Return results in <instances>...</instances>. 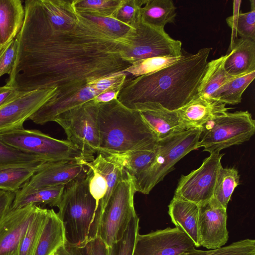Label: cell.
Wrapping results in <instances>:
<instances>
[{
	"instance_id": "obj_1",
	"label": "cell",
	"mask_w": 255,
	"mask_h": 255,
	"mask_svg": "<svg viewBox=\"0 0 255 255\" xmlns=\"http://www.w3.org/2000/svg\"><path fill=\"white\" fill-rule=\"evenodd\" d=\"M16 57L6 84L20 91L57 88L56 96L77 91L131 64L123 57L127 39L118 38L80 14L73 24L51 25L40 0L24 1Z\"/></svg>"
},
{
	"instance_id": "obj_2",
	"label": "cell",
	"mask_w": 255,
	"mask_h": 255,
	"mask_svg": "<svg viewBox=\"0 0 255 255\" xmlns=\"http://www.w3.org/2000/svg\"><path fill=\"white\" fill-rule=\"evenodd\" d=\"M210 50L203 48L193 54L182 49V58L173 64L150 74L127 78L117 100L130 109L136 104L154 103L177 110L198 94Z\"/></svg>"
},
{
	"instance_id": "obj_3",
	"label": "cell",
	"mask_w": 255,
	"mask_h": 255,
	"mask_svg": "<svg viewBox=\"0 0 255 255\" xmlns=\"http://www.w3.org/2000/svg\"><path fill=\"white\" fill-rule=\"evenodd\" d=\"M98 119L99 152L125 155L152 146L158 140L140 113L117 99L98 103Z\"/></svg>"
},
{
	"instance_id": "obj_4",
	"label": "cell",
	"mask_w": 255,
	"mask_h": 255,
	"mask_svg": "<svg viewBox=\"0 0 255 255\" xmlns=\"http://www.w3.org/2000/svg\"><path fill=\"white\" fill-rule=\"evenodd\" d=\"M58 208L57 214L64 228L66 242L76 246L86 244L97 210L87 176L65 186Z\"/></svg>"
},
{
	"instance_id": "obj_5",
	"label": "cell",
	"mask_w": 255,
	"mask_h": 255,
	"mask_svg": "<svg viewBox=\"0 0 255 255\" xmlns=\"http://www.w3.org/2000/svg\"><path fill=\"white\" fill-rule=\"evenodd\" d=\"M200 134L199 129H189L158 140L153 159L133 178L136 191L149 194L173 170L178 161L191 151L197 149Z\"/></svg>"
},
{
	"instance_id": "obj_6",
	"label": "cell",
	"mask_w": 255,
	"mask_h": 255,
	"mask_svg": "<svg viewBox=\"0 0 255 255\" xmlns=\"http://www.w3.org/2000/svg\"><path fill=\"white\" fill-rule=\"evenodd\" d=\"M200 130L197 149L219 153L250 140L255 132V121L248 111L227 112L208 122Z\"/></svg>"
},
{
	"instance_id": "obj_7",
	"label": "cell",
	"mask_w": 255,
	"mask_h": 255,
	"mask_svg": "<svg viewBox=\"0 0 255 255\" xmlns=\"http://www.w3.org/2000/svg\"><path fill=\"white\" fill-rule=\"evenodd\" d=\"M135 192L133 178L125 171L97 221V237L108 247L122 237L130 220L136 215L134 207Z\"/></svg>"
},
{
	"instance_id": "obj_8",
	"label": "cell",
	"mask_w": 255,
	"mask_h": 255,
	"mask_svg": "<svg viewBox=\"0 0 255 255\" xmlns=\"http://www.w3.org/2000/svg\"><path fill=\"white\" fill-rule=\"evenodd\" d=\"M0 140L23 152L37 156L46 162L83 160V153L67 140L52 137L39 130L24 128L0 133Z\"/></svg>"
},
{
	"instance_id": "obj_9",
	"label": "cell",
	"mask_w": 255,
	"mask_h": 255,
	"mask_svg": "<svg viewBox=\"0 0 255 255\" xmlns=\"http://www.w3.org/2000/svg\"><path fill=\"white\" fill-rule=\"evenodd\" d=\"M98 117V104L92 99L60 114L53 121L63 128L67 140L90 161L100 150Z\"/></svg>"
},
{
	"instance_id": "obj_10",
	"label": "cell",
	"mask_w": 255,
	"mask_h": 255,
	"mask_svg": "<svg viewBox=\"0 0 255 255\" xmlns=\"http://www.w3.org/2000/svg\"><path fill=\"white\" fill-rule=\"evenodd\" d=\"M130 44L123 57L131 64L137 60L155 57H178L182 55V43L171 38L164 29L143 21L140 17L132 25Z\"/></svg>"
},
{
	"instance_id": "obj_11",
	"label": "cell",
	"mask_w": 255,
	"mask_h": 255,
	"mask_svg": "<svg viewBox=\"0 0 255 255\" xmlns=\"http://www.w3.org/2000/svg\"><path fill=\"white\" fill-rule=\"evenodd\" d=\"M224 154L210 153L201 166L186 175H182L174 196L198 205L213 198Z\"/></svg>"
},
{
	"instance_id": "obj_12",
	"label": "cell",
	"mask_w": 255,
	"mask_h": 255,
	"mask_svg": "<svg viewBox=\"0 0 255 255\" xmlns=\"http://www.w3.org/2000/svg\"><path fill=\"white\" fill-rule=\"evenodd\" d=\"M89 169L87 173L90 192L97 204L95 218L91 226L94 232L97 230V221L113 192L124 175L121 161L114 157L99 159L94 167L86 161Z\"/></svg>"
},
{
	"instance_id": "obj_13",
	"label": "cell",
	"mask_w": 255,
	"mask_h": 255,
	"mask_svg": "<svg viewBox=\"0 0 255 255\" xmlns=\"http://www.w3.org/2000/svg\"><path fill=\"white\" fill-rule=\"evenodd\" d=\"M196 249L187 235L177 227L138 235L134 255H180Z\"/></svg>"
},
{
	"instance_id": "obj_14",
	"label": "cell",
	"mask_w": 255,
	"mask_h": 255,
	"mask_svg": "<svg viewBox=\"0 0 255 255\" xmlns=\"http://www.w3.org/2000/svg\"><path fill=\"white\" fill-rule=\"evenodd\" d=\"M57 93V88L23 91L0 108V133L24 128V123Z\"/></svg>"
},
{
	"instance_id": "obj_15",
	"label": "cell",
	"mask_w": 255,
	"mask_h": 255,
	"mask_svg": "<svg viewBox=\"0 0 255 255\" xmlns=\"http://www.w3.org/2000/svg\"><path fill=\"white\" fill-rule=\"evenodd\" d=\"M227 209L213 198L199 205L198 231L200 246L209 250L223 247L227 242Z\"/></svg>"
},
{
	"instance_id": "obj_16",
	"label": "cell",
	"mask_w": 255,
	"mask_h": 255,
	"mask_svg": "<svg viewBox=\"0 0 255 255\" xmlns=\"http://www.w3.org/2000/svg\"><path fill=\"white\" fill-rule=\"evenodd\" d=\"M86 161L76 160L45 162L21 188L33 190L47 187L66 186L73 181L86 176L89 167Z\"/></svg>"
},
{
	"instance_id": "obj_17",
	"label": "cell",
	"mask_w": 255,
	"mask_h": 255,
	"mask_svg": "<svg viewBox=\"0 0 255 255\" xmlns=\"http://www.w3.org/2000/svg\"><path fill=\"white\" fill-rule=\"evenodd\" d=\"M39 206L11 209L0 222V255H17L20 243Z\"/></svg>"
},
{
	"instance_id": "obj_18",
	"label": "cell",
	"mask_w": 255,
	"mask_h": 255,
	"mask_svg": "<svg viewBox=\"0 0 255 255\" xmlns=\"http://www.w3.org/2000/svg\"><path fill=\"white\" fill-rule=\"evenodd\" d=\"M228 109L225 104L197 94L188 103L175 111L187 130L200 129L208 122L227 112Z\"/></svg>"
},
{
	"instance_id": "obj_19",
	"label": "cell",
	"mask_w": 255,
	"mask_h": 255,
	"mask_svg": "<svg viewBox=\"0 0 255 255\" xmlns=\"http://www.w3.org/2000/svg\"><path fill=\"white\" fill-rule=\"evenodd\" d=\"M132 109L140 113L158 140L186 130L176 111L168 110L159 104H136Z\"/></svg>"
},
{
	"instance_id": "obj_20",
	"label": "cell",
	"mask_w": 255,
	"mask_h": 255,
	"mask_svg": "<svg viewBox=\"0 0 255 255\" xmlns=\"http://www.w3.org/2000/svg\"><path fill=\"white\" fill-rule=\"evenodd\" d=\"M99 94L90 84L64 96L54 95L29 119L34 123L43 125L53 121L60 114L93 99Z\"/></svg>"
},
{
	"instance_id": "obj_21",
	"label": "cell",
	"mask_w": 255,
	"mask_h": 255,
	"mask_svg": "<svg viewBox=\"0 0 255 255\" xmlns=\"http://www.w3.org/2000/svg\"><path fill=\"white\" fill-rule=\"evenodd\" d=\"M224 67L231 76L239 77L255 71V40L240 37L231 39Z\"/></svg>"
},
{
	"instance_id": "obj_22",
	"label": "cell",
	"mask_w": 255,
	"mask_h": 255,
	"mask_svg": "<svg viewBox=\"0 0 255 255\" xmlns=\"http://www.w3.org/2000/svg\"><path fill=\"white\" fill-rule=\"evenodd\" d=\"M168 214L173 224L200 247L198 231L199 205L174 196L168 205Z\"/></svg>"
},
{
	"instance_id": "obj_23",
	"label": "cell",
	"mask_w": 255,
	"mask_h": 255,
	"mask_svg": "<svg viewBox=\"0 0 255 255\" xmlns=\"http://www.w3.org/2000/svg\"><path fill=\"white\" fill-rule=\"evenodd\" d=\"M25 10L20 0H0V44L5 46L14 39L24 22Z\"/></svg>"
},
{
	"instance_id": "obj_24",
	"label": "cell",
	"mask_w": 255,
	"mask_h": 255,
	"mask_svg": "<svg viewBox=\"0 0 255 255\" xmlns=\"http://www.w3.org/2000/svg\"><path fill=\"white\" fill-rule=\"evenodd\" d=\"M65 242L61 221L54 210L48 209L34 255H53Z\"/></svg>"
},
{
	"instance_id": "obj_25",
	"label": "cell",
	"mask_w": 255,
	"mask_h": 255,
	"mask_svg": "<svg viewBox=\"0 0 255 255\" xmlns=\"http://www.w3.org/2000/svg\"><path fill=\"white\" fill-rule=\"evenodd\" d=\"M65 186L47 187L33 190L20 189L15 193L11 209L32 204H42L58 208Z\"/></svg>"
},
{
	"instance_id": "obj_26",
	"label": "cell",
	"mask_w": 255,
	"mask_h": 255,
	"mask_svg": "<svg viewBox=\"0 0 255 255\" xmlns=\"http://www.w3.org/2000/svg\"><path fill=\"white\" fill-rule=\"evenodd\" d=\"M139 13L143 21L160 29H164L167 23H174L177 15L172 0H146Z\"/></svg>"
},
{
	"instance_id": "obj_27",
	"label": "cell",
	"mask_w": 255,
	"mask_h": 255,
	"mask_svg": "<svg viewBox=\"0 0 255 255\" xmlns=\"http://www.w3.org/2000/svg\"><path fill=\"white\" fill-rule=\"evenodd\" d=\"M227 56L226 54L208 62L198 94L210 97L224 84L236 77L229 74L225 69L224 64Z\"/></svg>"
},
{
	"instance_id": "obj_28",
	"label": "cell",
	"mask_w": 255,
	"mask_h": 255,
	"mask_svg": "<svg viewBox=\"0 0 255 255\" xmlns=\"http://www.w3.org/2000/svg\"><path fill=\"white\" fill-rule=\"evenodd\" d=\"M47 162L40 157L23 152L0 140V170L18 167L33 168Z\"/></svg>"
},
{
	"instance_id": "obj_29",
	"label": "cell",
	"mask_w": 255,
	"mask_h": 255,
	"mask_svg": "<svg viewBox=\"0 0 255 255\" xmlns=\"http://www.w3.org/2000/svg\"><path fill=\"white\" fill-rule=\"evenodd\" d=\"M255 77V71L236 77L221 87L210 97L223 103L236 105L240 103L242 96Z\"/></svg>"
},
{
	"instance_id": "obj_30",
	"label": "cell",
	"mask_w": 255,
	"mask_h": 255,
	"mask_svg": "<svg viewBox=\"0 0 255 255\" xmlns=\"http://www.w3.org/2000/svg\"><path fill=\"white\" fill-rule=\"evenodd\" d=\"M48 209L38 206L20 243L17 255H34Z\"/></svg>"
},
{
	"instance_id": "obj_31",
	"label": "cell",
	"mask_w": 255,
	"mask_h": 255,
	"mask_svg": "<svg viewBox=\"0 0 255 255\" xmlns=\"http://www.w3.org/2000/svg\"><path fill=\"white\" fill-rule=\"evenodd\" d=\"M240 176L234 168H223L219 171L213 198L227 209L236 187L239 185Z\"/></svg>"
},
{
	"instance_id": "obj_32",
	"label": "cell",
	"mask_w": 255,
	"mask_h": 255,
	"mask_svg": "<svg viewBox=\"0 0 255 255\" xmlns=\"http://www.w3.org/2000/svg\"><path fill=\"white\" fill-rule=\"evenodd\" d=\"M44 163L38 167L10 168L0 170V190L15 193Z\"/></svg>"
},
{
	"instance_id": "obj_33",
	"label": "cell",
	"mask_w": 255,
	"mask_h": 255,
	"mask_svg": "<svg viewBox=\"0 0 255 255\" xmlns=\"http://www.w3.org/2000/svg\"><path fill=\"white\" fill-rule=\"evenodd\" d=\"M250 2V11L234 12L226 18V22L236 37L238 34L241 37L255 40V1Z\"/></svg>"
},
{
	"instance_id": "obj_34",
	"label": "cell",
	"mask_w": 255,
	"mask_h": 255,
	"mask_svg": "<svg viewBox=\"0 0 255 255\" xmlns=\"http://www.w3.org/2000/svg\"><path fill=\"white\" fill-rule=\"evenodd\" d=\"M139 221L137 215L132 217L122 237L108 247L107 255H134L139 234Z\"/></svg>"
},
{
	"instance_id": "obj_35",
	"label": "cell",
	"mask_w": 255,
	"mask_h": 255,
	"mask_svg": "<svg viewBox=\"0 0 255 255\" xmlns=\"http://www.w3.org/2000/svg\"><path fill=\"white\" fill-rule=\"evenodd\" d=\"M122 0H73L79 13H86L114 18Z\"/></svg>"
},
{
	"instance_id": "obj_36",
	"label": "cell",
	"mask_w": 255,
	"mask_h": 255,
	"mask_svg": "<svg viewBox=\"0 0 255 255\" xmlns=\"http://www.w3.org/2000/svg\"><path fill=\"white\" fill-rule=\"evenodd\" d=\"M157 142L125 155L124 170L132 178L137 176L152 161L157 150Z\"/></svg>"
},
{
	"instance_id": "obj_37",
	"label": "cell",
	"mask_w": 255,
	"mask_h": 255,
	"mask_svg": "<svg viewBox=\"0 0 255 255\" xmlns=\"http://www.w3.org/2000/svg\"><path fill=\"white\" fill-rule=\"evenodd\" d=\"M182 57V53L178 57H155L137 60L123 72L132 77L150 74L173 64Z\"/></svg>"
},
{
	"instance_id": "obj_38",
	"label": "cell",
	"mask_w": 255,
	"mask_h": 255,
	"mask_svg": "<svg viewBox=\"0 0 255 255\" xmlns=\"http://www.w3.org/2000/svg\"><path fill=\"white\" fill-rule=\"evenodd\" d=\"M180 255H255V240H241L227 246L208 251L196 249Z\"/></svg>"
},
{
	"instance_id": "obj_39",
	"label": "cell",
	"mask_w": 255,
	"mask_h": 255,
	"mask_svg": "<svg viewBox=\"0 0 255 255\" xmlns=\"http://www.w3.org/2000/svg\"><path fill=\"white\" fill-rule=\"evenodd\" d=\"M79 14L95 23L109 33L119 38L129 40V37L134 29L132 26L122 22L112 17L86 13Z\"/></svg>"
},
{
	"instance_id": "obj_40",
	"label": "cell",
	"mask_w": 255,
	"mask_h": 255,
	"mask_svg": "<svg viewBox=\"0 0 255 255\" xmlns=\"http://www.w3.org/2000/svg\"><path fill=\"white\" fill-rule=\"evenodd\" d=\"M145 1L146 0H122L114 18L132 26L139 18L140 7Z\"/></svg>"
},
{
	"instance_id": "obj_41",
	"label": "cell",
	"mask_w": 255,
	"mask_h": 255,
	"mask_svg": "<svg viewBox=\"0 0 255 255\" xmlns=\"http://www.w3.org/2000/svg\"><path fill=\"white\" fill-rule=\"evenodd\" d=\"M128 74L121 71L107 76L89 84L99 94L108 90H121Z\"/></svg>"
},
{
	"instance_id": "obj_42",
	"label": "cell",
	"mask_w": 255,
	"mask_h": 255,
	"mask_svg": "<svg viewBox=\"0 0 255 255\" xmlns=\"http://www.w3.org/2000/svg\"><path fill=\"white\" fill-rule=\"evenodd\" d=\"M17 49V42L15 38L6 47L0 57V77L4 74L10 75L14 65Z\"/></svg>"
},
{
	"instance_id": "obj_43",
	"label": "cell",
	"mask_w": 255,
	"mask_h": 255,
	"mask_svg": "<svg viewBox=\"0 0 255 255\" xmlns=\"http://www.w3.org/2000/svg\"><path fill=\"white\" fill-rule=\"evenodd\" d=\"M55 254L56 255H91L87 244L76 246L66 242Z\"/></svg>"
},
{
	"instance_id": "obj_44",
	"label": "cell",
	"mask_w": 255,
	"mask_h": 255,
	"mask_svg": "<svg viewBox=\"0 0 255 255\" xmlns=\"http://www.w3.org/2000/svg\"><path fill=\"white\" fill-rule=\"evenodd\" d=\"M22 92L17 88L6 84L0 87V108L14 100Z\"/></svg>"
},
{
	"instance_id": "obj_45",
	"label": "cell",
	"mask_w": 255,
	"mask_h": 255,
	"mask_svg": "<svg viewBox=\"0 0 255 255\" xmlns=\"http://www.w3.org/2000/svg\"><path fill=\"white\" fill-rule=\"evenodd\" d=\"M15 193L0 190V222L11 208Z\"/></svg>"
},
{
	"instance_id": "obj_46",
	"label": "cell",
	"mask_w": 255,
	"mask_h": 255,
	"mask_svg": "<svg viewBox=\"0 0 255 255\" xmlns=\"http://www.w3.org/2000/svg\"><path fill=\"white\" fill-rule=\"evenodd\" d=\"M87 244L91 255H107L108 247L99 237L91 240Z\"/></svg>"
},
{
	"instance_id": "obj_47",
	"label": "cell",
	"mask_w": 255,
	"mask_h": 255,
	"mask_svg": "<svg viewBox=\"0 0 255 255\" xmlns=\"http://www.w3.org/2000/svg\"><path fill=\"white\" fill-rule=\"evenodd\" d=\"M120 90H111L103 92L97 95L93 100L96 103H104L117 99Z\"/></svg>"
},
{
	"instance_id": "obj_48",
	"label": "cell",
	"mask_w": 255,
	"mask_h": 255,
	"mask_svg": "<svg viewBox=\"0 0 255 255\" xmlns=\"http://www.w3.org/2000/svg\"><path fill=\"white\" fill-rule=\"evenodd\" d=\"M7 45H5V46H3V45H1L0 44V57L1 56V55L3 54V53L4 52V51L6 47H7Z\"/></svg>"
},
{
	"instance_id": "obj_49",
	"label": "cell",
	"mask_w": 255,
	"mask_h": 255,
	"mask_svg": "<svg viewBox=\"0 0 255 255\" xmlns=\"http://www.w3.org/2000/svg\"><path fill=\"white\" fill-rule=\"evenodd\" d=\"M56 255V254H54V255Z\"/></svg>"
}]
</instances>
